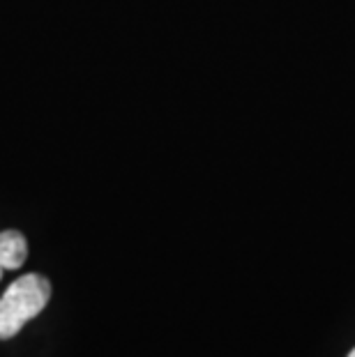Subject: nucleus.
<instances>
[{"label":"nucleus","instance_id":"obj_1","mask_svg":"<svg viewBox=\"0 0 355 357\" xmlns=\"http://www.w3.org/2000/svg\"><path fill=\"white\" fill-rule=\"evenodd\" d=\"M49 300L51 284L47 277L37 272L19 277L0 298V339L17 337L28 321L42 314Z\"/></svg>","mask_w":355,"mask_h":357},{"label":"nucleus","instance_id":"obj_2","mask_svg":"<svg viewBox=\"0 0 355 357\" xmlns=\"http://www.w3.org/2000/svg\"><path fill=\"white\" fill-rule=\"evenodd\" d=\"M28 242L24 233L19 231H3L0 233V277L5 270H19L26 263Z\"/></svg>","mask_w":355,"mask_h":357},{"label":"nucleus","instance_id":"obj_3","mask_svg":"<svg viewBox=\"0 0 355 357\" xmlns=\"http://www.w3.org/2000/svg\"><path fill=\"white\" fill-rule=\"evenodd\" d=\"M349 357H355V348H353V351H351V355Z\"/></svg>","mask_w":355,"mask_h":357}]
</instances>
